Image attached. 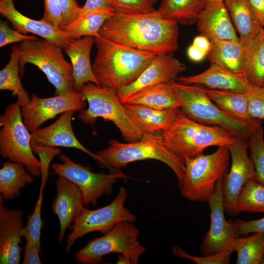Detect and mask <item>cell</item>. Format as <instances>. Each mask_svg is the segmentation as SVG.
I'll use <instances>...</instances> for the list:
<instances>
[{"mask_svg": "<svg viewBox=\"0 0 264 264\" xmlns=\"http://www.w3.org/2000/svg\"><path fill=\"white\" fill-rule=\"evenodd\" d=\"M262 264H264V259H263V262H262Z\"/></svg>", "mask_w": 264, "mask_h": 264, "instance_id": "obj_53", "label": "cell"}, {"mask_svg": "<svg viewBox=\"0 0 264 264\" xmlns=\"http://www.w3.org/2000/svg\"><path fill=\"white\" fill-rule=\"evenodd\" d=\"M63 12L61 28L72 22L77 17L81 7L77 0H59Z\"/></svg>", "mask_w": 264, "mask_h": 264, "instance_id": "obj_45", "label": "cell"}, {"mask_svg": "<svg viewBox=\"0 0 264 264\" xmlns=\"http://www.w3.org/2000/svg\"><path fill=\"white\" fill-rule=\"evenodd\" d=\"M123 103L162 110L180 108V102L170 82L143 89L129 97Z\"/></svg>", "mask_w": 264, "mask_h": 264, "instance_id": "obj_27", "label": "cell"}, {"mask_svg": "<svg viewBox=\"0 0 264 264\" xmlns=\"http://www.w3.org/2000/svg\"><path fill=\"white\" fill-rule=\"evenodd\" d=\"M42 253V248L33 241L26 240L22 264H41L40 254Z\"/></svg>", "mask_w": 264, "mask_h": 264, "instance_id": "obj_46", "label": "cell"}, {"mask_svg": "<svg viewBox=\"0 0 264 264\" xmlns=\"http://www.w3.org/2000/svg\"><path fill=\"white\" fill-rule=\"evenodd\" d=\"M0 196V264H19L21 261L20 243L23 237V213L11 210L3 205Z\"/></svg>", "mask_w": 264, "mask_h": 264, "instance_id": "obj_18", "label": "cell"}, {"mask_svg": "<svg viewBox=\"0 0 264 264\" xmlns=\"http://www.w3.org/2000/svg\"><path fill=\"white\" fill-rule=\"evenodd\" d=\"M224 3L243 45H246L264 28L249 0H225Z\"/></svg>", "mask_w": 264, "mask_h": 264, "instance_id": "obj_24", "label": "cell"}, {"mask_svg": "<svg viewBox=\"0 0 264 264\" xmlns=\"http://www.w3.org/2000/svg\"><path fill=\"white\" fill-rule=\"evenodd\" d=\"M245 46L242 75L252 85H264V28Z\"/></svg>", "mask_w": 264, "mask_h": 264, "instance_id": "obj_28", "label": "cell"}, {"mask_svg": "<svg viewBox=\"0 0 264 264\" xmlns=\"http://www.w3.org/2000/svg\"><path fill=\"white\" fill-rule=\"evenodd\" d=\"M88 104L78 118L88 125H93L98 118L113 122L127 142L142 139L147 133L132 118L124 104L114 91L92 82L85 84L79 91Z\"/></svg>", "mask_w": 264, "mask_h": 264, "instance_id": "obj_6", "label": "cell"}, {"mask_svg": "<svg viewBox=\"0 0 264 264\" xmlns=\"http://www.w3.org/2000/svg\"><path fill=\"white\" fill-rule=\"evenodd\" d=\"M237 205L241 213H264V186L250 179L240 191Z\"/></svg>", "mask_w": 264, "mask_h": 264, "instance_id": "obj_35", "label": "cell"}, {"mask_svg": "<svg viewBox=\"0 0 264 264\" xmlns=\"http://www.w3.org/2000/svg\"><path fill=\"white\" fill-rule=\"evenodd\" d=\"M56 196L51 208L58 217L60 231L57 239L60 243L64 240L66 229L69 227L84 207L82 191L74 183L59 176L56 181Z\"/></svg>", "mask_w": 264, "mask_h": 264, "instance_id": "obj_21", "label": "cell"}, {"mask_svg": "<svg viewBox=\"0 0 264 264\" xmlns=\"http://www.w3.org/2000/svg\"><path fill=\"white\" fill-rule=\"evenodd\" d=\"M60 160L62 163L51 164V174L62 176L76 184L82 192L85 206L95 205L103 195L112 192L113 186L119 179L129 177L120 171L109 174L94 173L88 167L74 162L65 154L60 155Z\"/></svg>", "mask_w": 264, "mask_h": 264, "instance_id": "obj_12", "label": "cell"}, {"mask_svg": "<svg viewBox=\"0 0 264 264\" xmlns=\"http://www.w3.org/2000/svg\"><path fill=\"white\" fill-rule=\"evenodd\" d=\"M99 35L156 55L172 54L178 47V23L155 9L148 13L115 10L103 23Z\"/></svg>", "mask_w": 264, "mask_h": 264, "instance_id": "obj_1", "label": "cell"}, {"mask_svg": "<svg viewBox=\"0 0 264 264\" xmlns=\"http://www.w3.org/2000/svg\"><path fill=\"white\" fill-rule=\"evenodd\" d=\"M248 148L255 170V178L264 186V139L262 126L248 138Z\"/></svg>", "mask_w": 264, "mask_h": 264, "instance_id": "obj_36", "label": "cell"}, {"mask_svg": "<svg viewBox=\"0 0 264 264\" xmlns=\"http://www.w3.org/2000/svg\"><path fill=\"white\" fill-rule=\"evenodd\" d=\"M178 82L188 85H202L207 88L232 91L250 94L264 93L263 87L250 84L242 74L233 72L216 64L194 75L177 78Z\"/></svg>", "mask_w": 264, "mask_h": 264, "instance_id": "obj_17", "label": "cell"}, {"mask_svg": "<svg viewBox=\"0 0 264 264\" xmlns=\"http://www.w3.org/2000/svg\"><path fill=\"white\" fill-rule=\"evenodd\" d=\"M117 264H132L131 260L127 257L122 255L118 254Z\"/></svg>", "mask_w": 264, "mask_h": 264, "instance_id": "obj_51", "label": "cell"}, {"mask_svg": "<svg viewBox=\"0 0 264 264\" xmlns=\"http://www.w3.org/2000/svg\"><path fill=\"white\" fill-rule=\"evenodd\" d=\"M15 0H0V12L17 31L23 34L39 36L64 49L72 39L60 28L42 19L36 20L23 15L14 5Z\"/></svg>", "mask_w": 264, "mask_h": 264, "instance_id": "obj_20", "label": "cell"}, {"mask_svg": "<svg viewBox=\"0 0 264 264\" xmlns=\"http://www.w3.org/2000/svg\"><path fill=\"white\" fill-rule=\"evenodd\" d=\"M187 54L188 58L194 62H200L207 57L205 52L193 44L188 47Z\"/></svg>", "mask_w": 264, "mask_h": 264, "instance_id": "obj_48", "label": "cell"}, {"mask_svg": "<svg viewBox=\"0 0 264 264\" xmlns=\"http://www.w3.org/2000/svg\"><path fill=\"white\" fill-rule=\"evenodd\" d=\"M225 0H206V3L211 1H221L224 2Z\"/></svg>", "mask_w": 264, "mask_h": 264, "instance_id": "obj_52", "label": "cell"}, {"mask_svg": "<svg viewBox=\"0 0 264 264\" xmlns=\"http://www.w3.org/2000/svg\"><path fill=\"white\" fill-rule=\"evenodd\" d=\"M232 225L238 237L247 236L253 233H264V217L249 221L240 219L232 220Z\"/></svg>", "mask_w": 264, "mask_h": 264, "instance_id": "obj_42", "label": "cell"}, {"mask_svg": "<svg viewBox=\"0 0 264 264\" xmlns=\"http://www.w3.org/2000/svg\"><path fill=\"white\" fill-rule=\"evenodd\" d=\"M114 11L88 12L77 16L72 22L61 28L71 39L100 36L99 31L105 21Z\"/></svg>", "mask_w": 264, "mask_h": 264, "instance_id": "obj_33", "label": "cell"}, {"mask_svg": "<svg viewBox=\"0 0 264 264\" xmlns=\"http://www.w3.org/2000/svg\"><path fill=\"white\" fill-rule=\"evenodd\" d=\"M107 10L114 11L112 0H86L77 16L88 12Z\"/></svg>", "mask_w": 264, "mask_h": 264, "instance_id": "obj_47", "label": "cell"}, {"mask_svg": "<svg viewBox=\"0 0 264 264\" xmlns=\"http://www.w3.org/2000/svg\"><path fill=\"white\" fill-rule=\"evenodd\" d=\"M109 146L96 154L101 164L111 171H118L131 162L154 159L168 165L175 174L179 188L184 176L185 163L168 150L158 134L147 133L138 141L124 143L116 140L109 141Z\"/></svg>", "mask_w": 264, "mask_h": 264, "instance_id": "obj_5", "label": "cell"}, {"mask_svg": "<svg viewBox=\"0 0 264 264\" xmlns=\"http://www.w3.org/2000/svg\"><path fill=\"white\" fill-rule=\"evenodd\" d=\"M186 68L185 65L174 57L172 54L156 55L137 78L123 88L117 95L123 103L129 97L143 89L175 80Z\"/></svg>", "mask_w": 264, "mask_h": 264, "instance_id": "obj_16", "label": "cell"}, {"mask_svg": "<svg viewBox=\"0 0 264 264\" xmlns=\"http://www.w3.org/2000/svg\"><path fill=\"white\" fill-rule=\"evenodd\" d=\"M19 46H13L8 63L0 71V90L12 91L17 96V102L21 107L27 104L30 98L19 75Z\"/></svg>", "mask_w": 264, "mask_h": 264, "instance_id": "obj_32", "label": "cell"}, {"mask_svg": "<svg viewBox=\"0 0 264 264\" xmlns=\"http://www.w3.org/2000/svg\"><path fill=\"white\" fill-rule=\"evenodd\" d=\"M20 72L27 64L37 66L54 87L55 95L75 90L71 64L64 58L62 48L44 39H27L19 46Z\"/></svg>", "mask_w": 264, "mask_h": 264, "instance_id": "obj_8", "label": "cell"}, {"mask_svg": "<svg viewBox=\"0 0 264 264\" xmlns=\"http://www.w3.org/2000/svg\"><path fill=\"white\" fill-rule=\"evenodd\" d=\"M44 190L40 188L39 194L32 213L28 217L27 222L22 231V236L26 240L34 241L39 247L41 245V234L44 221L41 218Z\"/></svg>", "mask_w": 264, "mask_h": 264, "instance_id": "obj_37", "label": "cell"}, {"mask_svg": "<svg viewBox=\"0 0 264 264\" xmlns=\"http://www.w3.org/2000/svg\"><path fill=\"white\" fill-rule=\"evenodd\" d=\"M232 249L237 253V264H262L264 257V233H253L244 237H237Z\"/></svg>", "mask_w": 264, "mask_h": 264, "instance_id": "obj_34", "label": "cell"}, {"mask_svg": "<svg viewBox=\"0 0 264 264\" xmlns=\"http://www.w3.org/2000/svg\"><path fill=\"white\" fill-rule=\"evenodd\" d=\"M180 102V109L191 119L198 122L222 127L239 138L248 139L262 121L236 119L221 110L198 85L170 82Z\"/></svg>", "mask_w": 264, "mask_h": 264, "instance_id": "obj_4", "label": "cell"}, {"mask_svg": "<svg viewBox=\"0 0 264 264\" xmlns=\"http://www.w3.org/2000/svg\"><path fill=\"white\" fill-rule=\"evenodd\" d=\"M193 44L205 52L207 56L211 48V42L206 37L199 35L196 36L193 42Z\"/></svg>", "mask_w": 264, "mask_h": 264, "instance_id": "obj_49", "label": "cell"}, {"mask_svg": "<svg viewBox=\"0 0 264 264\" xmlns=\"http://www.w3.org/2000/svg\"><path fill=\"white\" fill-rule=\"evenodd\" d=\"M44 12L42 20L61 28L63 12L59 0H44Z\"/></svg>", "mask_w": 264, "mask_h": 264, "instance_id": "obj_41", "label": "cell"}, {"mask_svg": "<svg viewBox=\"0 0 264 264\" xmlns=\"http://www.w3.org/2000/svg\"><path fill=\"white\" fill-rule=\"evenodd\" d=\"M34 36H29L12 29L8 23L3 21L0 22V47L17 42H22L27 39H35Z\"/></svg>", "mask_w": 264, "mask_h": 264, "instance_id": "obj_43", "label": "cell"}, {"mask_svg": "<svg viewBox=\"0 0 264 264\" xmlns=\"http://www.w3.org/2000/svg\"><path fill=\"white\" fill-rule=\"evenodd\" d=\"M74 111H68L49 126L31 133V145L62 147L78 149L101 164L99 156L86 148L75 136L72 126Z\"/></svg>", "mask_w": 264, "mask_h": 264, "instance_id": "obj_19", "label": "cell"}, {"mask_svg": "<svg viewBox=\"0 0 264 264\" xmlns=\"http://www.w3.org/2000/svg\"><path fill=\"white\" fill-rule=\"evenodd\" d=\"M263 88H264V86H263Z\"/></svg>", "mask_w": 264, "mask_h": 264, "instance_id": "obj_54", "label": "cell"}, {"mask_svg": "<svg viewBox=\"0 0 264 264\" xmlns=\"http://www.w3.org/2000/svg\"><path fill=\"white\" fill-rule=\"evenodd\" d=\"M33 151L37 154L40 158L41 172V184L40 189H44L48 177V169L50 162L61 151L56 147L31 145Z\"/></svg>", "mask_w": 264, "mask_h": 264, "instance_id": "obj_39", "label": "cell"}, {"mask_svg": "<svg viewBox=\"0 0 264 264\" xmlns=\"http://www.w3.org/2000/svg\"><path fill=\"white\" fill-rule=\"evenodd\" d=\"M124 105L143 131L150 134H155L167 129L179 109L162 110L139 105Z\"/></svg>", "mask_w": 264, "mask_h": 264, "instance_id": "obj_26", "label": "cell"}, {"mask_svg": "<svg viewBox=\"0 0 264 264\" xmlns=\"http://www.w3.org/2000/svg\"><path fill=\"white\" fill-rule=\"evenodd\" d=\"M94 44L97 52L92 68L98 85L117 94L134 81L156 56L101 36L95 38Z\"/></svg>", "mask_w": 264, "mask_h": 264, "instance_id": "obj_2", "label": "cell"}, {"mask_svg": "<svg viewBox=\"0 0 264 264\" xmlns=\"http://www.w3.org/2000/svg\"><path fill=\"white\" fill-rule=\"evenodd\" d=\"M204 89L208 97L229 115L242 121L251 120L248 112L250 94L223 90Z\"/></svg>", "mask_w": 264, "mask_h": 264, "instance_id": "obj_31", "label": "cell"}, {"mask_svg": "<svg viewBox=\"0 0 264 264\" xmlns=\"http://www.w3.org/2000/svg\"><path fill=\"white\" fill-rule=\"evenodd\" d=\"M197 24L200 34L211 42L240 41L224 2H207L198 17Z\"/></svg>", "mask_w": 264, "mask_h": 264, "instance_id": "obj_22", "label": "cell"}, {"mask_svg": "<svg viewBox=\"0 0 264 264\" xmlns=\"http://www.w3.org/2000/svg\"><path fill=\"white\" fill-rule=\"evenodd\" d=\"M230 154L227 146L218 147L209 154L186 157L181 196L192 201L207 202L214 193L217 182L229 170Z\"/></svg>", "mask_w": 264, "mask_h": 264, "instance_id": "obj_7", "label": "cell"}, {"mask_svg": "<svg viewBox=\"0 0 264 264\" xmlns=\"http://www.w3.org/2000/svg\"><path fill=\"white\" fill-rule=\"evenodd\" d=\"M127 190L121 187L114 199L108 205L95 210L84 207L71 225V232L66 240V250L69 252L74 242L90 232L98 231L103 234L110 231L122 221L134 222L136 217L125 207Z\"/></svg>", "mask_w": 264, "mask_h": 264, "instance_id": "obj_11", "label": "cell"}, {"mask_svg": "<svg viewBox=\"0 0 264 264\" xmlns=\"http://www.w3.org/2000/svg\"><path fill=\"white\" fill-rule=\"evenodd\" d=\"M33 181L25 166L6 161L0 169V193L4 200H11L20 195V190Z\"/></svg>", "mask_w": 264, "mask_h": 264, "instance_id": "obj_29", "label": "cell"}, {"mask_svg": "<svg viewBox=\"0 0 264 264\" xmlns=\"http://www.w3.org/2000/svg\"><path fill=\"white\" fill-rule=\"evenodd\" d=\"M95 43V37L85 36L71 39L64 50L69 57L72 67L75 90L79 91L86 83L92 82L98 85L94 75L90 55Z\"/></svg>", "mask_w": 264, "mask_h": 264, "instance_id": "obj_23", "label": "cell"}, {"mask_svg": "<svg viewBox=\"0 0 264 264\" xmlns=\"http://www.w3.org/2000/svg\"><path fill=\"white\" fill-rule=\"evenodd\" d=\"M257 17L264 27V0H249Z\"/></svg>", "mask_w": 264, "mask_h": 264, "instance_id": "obj_50", "label": "cell"}, {"mask_svg": "<svg viewBox=\"0 0 264 264\" xmlns=\"http://www.w3.org/2000/svg\"><path fill=\"white\" fill-rule=\"evenodd\" d=\"M222 179L217 182L215 190L207 201L210 209V225L199 245L202 256L215 254L227 250L233 251V242L238 237L233 230L232 220L226 221L225 218L222 192Z\"/></svg>", "mask_w": 264, "mask_h": 264, "instance_id": "obj_15", "label": "cell"}, {"mask_svg": "<svg viewBox=\"0 0 264 264\" xmlns=\"http://www.w3.org/2000/svg\"><path fill=\"white\" fill-rule=\"evenodd\" d=\"M173 254L178 257L188 259L197 264H228L230 263L231 250H227L219 253L200 257L190 255L178 245L172 248Z\"/></svg>", "mask_w": 264, "mask_h": 264, "instance_id": "obj_38", "label": "cell"}, {"mask_svg": "<svg viewBox=\"0 0 264 264\" xmlns=\"http://www.w3.org/2000/svg\"><path fill=\"white\" fill-rule=\"evenodd\" d=\"M211 44L207 56L211 64L242 74L245 46L240 41L217 40L211 42Z\"/></svg>", "mask_w": 264, "mask_h": 264, "instance_id": "obj_25", "label": "cell"}, {"mask_svg": "<svg viewBox=\"0 0 264 264\" xmlns=\"http://www.w3.org/2000/svg\"><path fill=\"white\" fill-rule=\"evenodd\" d=\"M206 4V0H162L157 10L165 19L190 25L197 22Z\"/></svg>", "mask_w": 264, "mask_h": 264, "instance_id": "obj_30", "label": "cell"}, {"mask_svg": "<svg viewBox=\"0 0 264 264\" xmlns=\"http://www.w3.org/2000/svg\"><path fill=\"white\" fill-rule=\"evenodd\" d=\"M157 0H112L115 10H128L148 13L154 10V5Z\"/></svg>", "mask_w": 264, "mask_h": 264, "instance_id": "obj_40", "label": "cell"}, {"mask_svg": "<svg viewBox=\"0 0 264 264\" xmlns=\"http://www.w3.org/2000/svg\"><path fill=\"white\" fill-rule=\"evenodd\" d=\"M157 133L164 146L184 162L186 157L203 154L209 147H228L238 138L222 127L191 119L180 108L171 125Z\"/></svg>", "mask_w": 264, "mask_h": 264, "instance_id": "obj_3", "label": "cell"}, {"mask_svg": "<svg viewBox=\"0 0 264 264\" xmlns=\"http://www.w3.org/2000/svg\"><path fill=\"white\" fill-rule=\"evenodd\" d=\"M82 93L76 90L48 98L33 93L29 102L21 107L23 122L31 133L46 121L68 111H80L87 103Z\"/></svg>", "mask_w": 264, "mask_h": 264, "instance_id": "obj_14", "label": "cell"}, {"mask_svg": "<svg viewBox=\"0 0 264 264\" xmlns=\"http://www.w3.org/2000/svg\"><path fill=\"white\" fill-rule=\"evenodd\" d=\"M248 112L250 119H264V93L250 94Z\"/></svg>", "mask_w": 264, "mask_h": 264, "instance_id": "obj_44", "label": "cell"}, {"mask_svg": "<svg viewBox=\"0 0 264 264\" xmlns=\"http://www.w3.org/2000/svg\"><path fill=\"white\" fill-rule=\"evenodd\" d=\"M228 147L231 164L222 181L223 206L228 216H237L241 213L237 205L238 196L245 183L255 177V170L248 155V139L238 138Z\"/></svg>", "mask_w": 264, "mask_h": 264, "instance_id": "obj_13", "label": "cell"}, {"mask_svg": "<svg viewBox=\"0 0 264 264\" xmlns=\"http://www.w3.org/2000/svg\"><path fill=\"white\" fill-rule=\"evenodd\" d=\"M139 233L133 222H120L103 236L89 241L73 256L80 264H101L104 256L114 253L127 257L132 264H136L146 250L138 241Z\"/></svg>", "mask_w": 264, "mask_h": 264, "instance_id": "obj_9", "label": "cell"}, {"mask_svg": "<svg viewBox=\"0 0 264 264\" xmlns=\"http://www.w3.org/2000/svg\"><path fill=\"white\" fill-rule=\"evenodd\" d=\"M0 125L1 157L22 163L32 176H40L41 164L31 148V133L23 122L21 106L17 102L6 107L0 116Z\"/></svg>", "mask_w": 264, "mask_h": 264, "instance_id": "obj_10", "label": "cell"}]
</instances>
